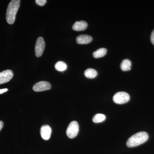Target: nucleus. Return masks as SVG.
I'll return each instance as SVG.
<instances>
[{
  "label": "nucleus",
  "mask_w": 154,
  "mask_h": 154,
  "mask_svg": "<svg viewBox=\"0 0 154 154\" xmlns=\"http://www.w3.org/2000/svg\"><path fill=\"white\" fill-rule=\"evenodd\" d=\"M20 2V0H12L9 3L6 13V20L8 24L12 25L15 22Z\"/></svg>",
  "instance_id": "1"
},
{
  "label": "nucleus",
  "mask_w": 154,
  "mask_h": 154,
  "mask_svg": "<svg viewBox=\"0 0 154 154\" xmlns=\"http://www.w3.org/2000/svg\"><path fill=\"white\" fill-rule=\"evenodd\" d=\"M149 138V135L145 131H141L133 135L128 139L126 145L128 147H134L144 143Z\"/></svg>",
  "instance_id": "2"
},
{
  "label": "nucleus",
  "mask_w": 154,
  "mask_h": 154,
  "mask_svg": "<svg viewBox=\"0 0 154 154\" xmlns=\"http://www.w3.org/2000/svg\"><path fill=\"white\" fill-rule=\"evenodd\" d=\"M130 96L126 92H119L116 93L113 97V102L117 104L122 105L129 101Z\"/></svg>",
  "instance_id": "3"
},
{
  "label": "nucleus",
  "mask_w": 154,
  "mask_h": 154,
  "mask_svg": "<svg viewBox=\"0 0 154 154\" xmlns=\"http://www.w3.org/2000/svg\"><path fill=\"white\" fill-rule=\"evenodd\" d=\"M79 132V125L76 121H72L69 124L66 130L68 137L72 139L77 136Z\"/></svg>",
  "instance_id": "4"
},
{
  "label": "nucleus",
  "mask_w": 154,
  "mask_h": 154,
  "mask_svg": "<svg viewBox=\"0 0 154 154\" xmlns=\"http://www.w3.org/2000/svg\"><path fill=\"white\" fill-rule=\"evenodd\" d=\"M45 48V42L42 37H39L36 40L35 45V54L37 57H40L44 52Z\"/></svg>",
  "instance_id": "5"
},
{
  "label": "nucleus",
  "mask_w": 154,
  "mask_h": 154,
  "mask_svg": "<svg viewBox=\"0 0 154 154\" xmlns=\"http://www.w3.org/2000/svg\"><path fill=\"white\" fill-rule=\"evenodd\" d=\"M51 88L50 83L45 81H42L36 83L33 86V89L35 92H41L49 90Z\"/></svg>",
  "instance_id": "6"
},
{
  "label": "nucleus",
  "mask_w": 154,
  "mask_h": 154,
  "mask_svg": "<svg viewBox=\"0 0 154 154\" xmlns=\"http://www.w3.org/2000/svg\"><path fill=\"white\" fill-rule=\"evenodd\" d=\"M14 76L11 70H6L0 72V85L5 84L11 81Z\"/></svg>",
  "instance_id": "7"
},
{
  "label": "nucleus",
  "mask_w": 154,
  "mask_h": 154,
  "mask_svg": "<svg viewBox=\"0 0 154 154\" xmlns=\"http://www.w3.org/2000/svg\"><path fill=\"white\" fill-rule=\"evenodd\" d=\"M51 129L49 125H43L40 129V134L42 137L45 140H48L50 138Z\"/></svg>",
  "instance_id": "8"
},
{
  "label": "nucleus",
  "mask_w": 154,
  "mask_h": 154,
  "mask_svg": "<svg viewBox=\"0 0 154 154\" xmlns=\"http://www.w3.org/2000/svg\"><path fill=\"white\" fill-rule=\"evenodd\" d=\"M93 40L91 36L88 35H80L77 36L76 42L79 44H88Z\"/></svg>",
  "instance_id": "9"
},
{
  "label": "nucleus",
  "mask_w": 154,
  "mask_h": 154,
  "mask_svg": "<svg viewBox=\"0 0 154 154\" xmlns=\"http://www.w3.org/2000/svg\"><path fill=\"white\" fill-rule=\"evenodd\" d=\"M88 25L87 22L81 21L75 22L72 26V29L75 31H83L85 30L88 27Z\"/></svg>",
  "instance_id": "10"
},
{
  "label": "nucleus",
  "mask_w": 154,
  "mask_h": 154,
  "mask_svg": "<svg viewBox=\"0 0 154 154\" xmlns=\"http://www.w3.org/2000/svg\"><path fill=\"white\" fill-rule=\"evenodd\" d=\"M131 63L128 59L124 60L120 65V67L122 70L123 71H127L131 69Z\"/></svg>",
  "instance_id": "11"
},
{
  "label": "nucleus",
  "mask_w": 154,
  "mask_h": 154,
  "mask_svg": "<svg viewBox=\"0 0 154 154\" xmlns=\"http://www.w3.org/2000/svg\"><path fill=\"white\" fill-rule=\"evenodd\" d=\"M107 50L105 48H100L97 50L93 53L94 57L95 58L102 57L107 53Z\"/></svg>",
  "instance_id": "12"
},
{
  "label": "nucleus",
  "mask_w": 154,
  "mask_h": 154,
  "mask_svg": "<svg viewBox=\"0 0 154 154\" xmlns=\"http://www.w3.org/2000/svg\"><path fill=\"white\" fill-rule=\"evenodd\" d=\"M85 75L89 79H94L97 75V72L93 69H88L85 72Z\"/></svg>",
  "instance_id": "13"
},
{
  "label": "nucleus",
  "mask_w": 154,
  "mask_h": 154,
  "mask_svg": "<svg viewBox=\"0 0 154 154\" xmlns=\"http://www.w3.org/2000/svg\"><path fill=\"white\" fill-rule=\"evenodd\" d=\"M67 65L63 61L57 62L55 65V68L57 70L60 72H63L67 69Z\"/></svg>",
  "instance_id": "14"
},
{
  "label": "nucleus",
  "mask_w": 154,
  "mask_h": 154,
  "mask_svg": "<svg viewBox=\"0 0 154 154\" xmlns=\"http://www.w3.org/2000/svg\"><path fill=\"white\" fill-rule=\"evenodd\" d=\"M106 116L104 114L98 113L94 116L93 118V121L94 123H99L105 121Z\"/></svg>",
  "instance_id": "15"
},
{
  "label": "nucleus",
  "mask_w": 154,
  "mask_h": 154,
  "mask_svg": "<svg viewBox=\"0 0 154 154\" xmlns=\"http://www.w3.org/2000/svg\"><path fill=\"white\" fill-rule=\"evenodd\" d=\"M35 2L38 5L43 6L47 2V1L46 0H36L35 1Z\"/></svg>",
  "instance_id": "16"
},
{
  "label": "nucleus",
  "mask_w": 154,
  "mask_h": 154,
  "mask_svg": "<svg viewBox=\"0 0 154 154\" xmlns=\"http://www.w3.org/2000/svg\"><path fill=\"white\" fill-rule=\"evenodd\" d=\"M150 39L152 44L154 45V29L153 30L152 32L151 35Z\"/></svg>",
  "instance_id": "17"
},
{
  "label": "nucleus",
  "mask_w": 154,
  "mask_h": 154,
  "mask_svg": "<svg viewBox=\"0 0 154 154\" xmlns=\"http://www.w3.org/2000/svg\"><path fill=\"white\" fill-rule=\"evenodd\" d=\"M8 91V89H7V88H5V89H1V90H0V94H3V93L7 92V91Z\"/></svg>",
  "instance_id": "18"
},
{
  "label": "nucleus",
  "mask_w": 154,
  "mask_h": 154,
  "mask_svg": "<svg viewBox=\"0 0 154 154\" xmlns=\"http://www.w3.org/2000/svg\"><path fill=\"white\" fill-rule=\"evenodd\" d=\"M4 126V123L2 121H0V131L2 129Z\"/></svg>",
  "instance_id": "19"
}]
</instances>
